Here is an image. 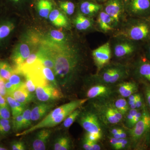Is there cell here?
Listing matches in <instances>:
<instances>
[{
    "instance_id": "obj_13",
    "label": "cell",
    "mask_w": 150,
    "mask_h": 150,
    "mask_svg": "<svg viewBox=\"0 0 150 150\" xmlns=\"http://www.w3.org/2000/svg\"><path fill=\"white\" fill-rule=\"evenodd\" d=\"M129 9L135 15H149L150 14V0H131Z\"/></svg>"
},
{
    "instance_id": "obj_38",
    "label": "cell",
    "mask_w": 150,
    "mask_h": 150,
    "mask_svg": "<svg viewBox=\"0 0 150 150\" xmlns=\"http://www.w3.org/2000/svg\"><path fill=\"white\" fill-rule=\"evenodd\" d=\"M23 118L22 114L17 115L13 118V129L14 131H17L23 129Z\"/></svg>"
},
{
    "instance_id": "obj_5",
    "label": "cell",
    "mask_w": 150,
    "mask_h": 150,
    "mask_svg": "<svg viewBox=\"0 0 150 150\" xmlns=\"http://www.w3.org/2000/svg\"><path fill=\"white\" fill-rule=\"evenodd\" d=\"M88 98H84V99L76 100H73L68 103L63 105L61 106L57 107L54 110L50 112L44 119H43L39 123L36 124L35 126H33L27 130H25L21 133H18L16 135V136H24L30 134L33 131L38 130V129H43V126L48 121H51L52 119L56 118L57 115L62 112L69 110H76L77 108L81 107L88 100Z\"/></svg>"
},
{
    "instance_id": "obj_4",
    "label": "cell",
    "mask_w": 150,
    "mask_h": 150,
    "mask_svg": "<svg viewBox=\"0 0 150 150\" xmlns=\"http://www.w3.org/2000/svg\"><path fill=\"white\" fill-rule=\"evenodd\" d=\"M131 145L134 147L139 146L142 142L147 140L150 134V112L146 106L143 108L142 118L128 131Z\"/></svg>"
},
{
    "instance_id": "obj_31",
    "label": "cell",
    "mask_w": 150,
    "mask_h": 150,
    "mask_svg": "<svg viewBox=\"0 0 150 150\" xmlns=\"http://www.w3.org/2000/svg\"><path fill=\"white\" fill-rule=\"evenodd\" d=\"M59 7L65 13L71 15L74 12V4L69 1H58Z\"/></svg>"
},
{
    "instance_id": "obj_19",
    "label": "cell",
    "mask_w": 150,
    "mask_h": 150,
    "mask_svg": "<svg viewBox=\"0 0 150 150\" xmlns=\"http://www.w3.org/2000/svg\"><path fill=\"white\" fill-rule=\"evenodd\" d=\"M37 54L38 59L44 67L54 69V58L52 51L48 48H40Z\"/></svg>"
},
{
    "instance_id": "obj_33",
    "label": "cell",
    "mask_w": 150,
    "mask_h": 150,
    "mask_svg": "<svg viewBox=\"0 0 150 150\" xmlns=\"http://www.w3.org/2000/svg\"><path fill=\"white\" fill-rule=\"evenodd\" d=\"M50 39L55 43L64 44L66 41V38L64 33L59 30H53L49 33Z\"/></svg>"
},
{
    "instance_id": "obj_32",
    "label": "cell",
    "mask_w": 150,
    "mask_h": 150,
    "mask_svg": "<svg viewBox=\"0 0 150 150\" xmlns=\"http://www.w3.org/2000/svg\"><path fill=\"white\" fill-rule=\"evenodd\" d=\"M81 112V110L80 107L71 112L64 121L63 125L64 128L66 129L69 128L70 126L72 125L74 122L76 121V119L79 117Z\"/></svg>"
},
{
    "instance_id": "obj_36",
    "label": "cell",
    "mask_w": 150,
    "mask_h": 150,
    "mask_svg": "<svg viewBox=\"0 0 150 150\" xmlns=\"http://www.w3.org/2000/svg\"><path fill=\"white\" fill-rule=\"evenodd\" d=\"M22 75L21 74L13 73L10 78L8 81L17 88H18L25 84V82L22 77Z\"/></svg>"
},
{
    "instance_id": "obj_45",
    "label": "cell",
    "mask_w": 150,
    "mask_h": 150,
    "mask_svg": "<svg viewBox=\"0 0 150 150\" xmlns=\"http://www.w3.org/2000/svg\"><path fill=\"white\" fill-rule=\"evenodd\" d=\"M6 81L0 75V94L4 97L7 95V92L5 87Z\"/></svg>"
},
{
    "instance_id": "obj_56",
    "label": "cell",
    "mask_w": 150,
    "mask_h": 150,
    "mask_svg": "<svg viewBox=\"0 0 150 150\" xmlns=\"http://www.w3.org/2000/svg\"><path fill=\"white\" fill-rule=\"evenodd\" d=\"M7 149L6 148L2 146H1L0 145V150H6Z\"/></svg>"
},
{
    "instance_id": "obj_29",
    "label": "cell",
    "mask_w": 150,
    "mask_h": 150,
    "mask_svg": "<svg viewBox=\"0 0 150 150\" xmlns=\"http://www.w3.org/2000/svg\"><path fill=\"white\" fill-rule=\"evenodd\" d=\"M74 110H69L60 113L59 115H57L56 118L47 122L43 126V128H51V127H54L56 125H58L59 123L64 121L67 116Z\"/></svg>"
},
{
    "instance_id": "obj_48",
    "label": "cell",
    "mask_w": 150,
    "mask_h": 150,
    "mask_svg": "<svg viewBox=\"0 0 150 150\" xmlns=\"http://www.w3.org/2000/svg\"><path fill=\"white\" fill-rule=\"evenodd\" d=\"M11 129L10 124L2 126H0V134L4 135L8 134Z\"/></svg>"
},
{
    "instance_id": "obj_52",
    "label": "cell",
    "mask_w": 150,
    "mask_h": 150,
    "mask_svg": "<svg viewBox=\"0 0 150 150\" xmlns=\"http://www.w3.org/2000/svg\"><path fill=\"white\" fill-rule=\"evenodd\" d=\"M122 129L121 128H118V127H115V128H112L110 131V134H111L112 136H113V135L119 133Z\"/></svg>"
},
{
    "instance_id": "obj_49",
    "label": "cell",
    "mask_w": 150,
    "mask_h": 150,
    "mask_svg": "<svg viewBox=\"0 0 150 150\" xmlns=\"http://www.w3.org/2000/svg\"><path fill=\"white\" fill-rule=\"evenodd\" d=\"M110 143L112 147L116 150L118 144V139H115L113 137H111L110 139Z\"/></svg>"
},
{
    "instance_id": "obj_18",
    "label": "cell",
    "mask_w": 150,
    "mask_h": 150,
    "mask_svg": "<svg viewBox=\"0 0 150 150\" xmlns=\"http://www.w3.org/2000/svg\"><path fill=\"white\" fill-rule=\"evenodd\" d=\"M9 96L18 102L25 105L32 101L33 99V95L26 89L25 83L12 93Z\"/></svg>"
},
{
    "instance_id": "obj_39",
    "label": "cell",
    "mask_w": 150,
    "mask_h": 150,
    "mask_svg": "<svg viewBox=\"0 0 150 150\" xmlns=\"http://www.w3.org/2000/svg\"><path fill=\"white\" fill-rule=\"evenodd\" d=\"M103 136L100 134H94V133L86 132L85 135L84 139L88 141L92 142H99L102 139Z\"/></svg>"
},
{
    "instance_id": "obj_10",
    "label": "cell",
    "mask_w": 150,
    "mask_h": 150,
    "mask_svg": "<svg viewBox=\"0 0 150 150\" xmlns=\"http://www.w3.org/2000/svg\"><path fill=\"white\" fill-rule=\"evenodd\" d=\"M110 44L106 43L94 50L92 56L98 71L109 63L111 58Z\"/></svg>"
},
{
    "instance_id": "obj_47",
    "label": "cell",
    "mask_w": 150,
    "mask_h": 150,
    "mask_svg": "<svg viewBox=\"0 0 150 150\" xmlns=\"http://www.w3.org/2000/svg\"><path fill=\"white\" fill-rule=\"evenodd\" d=\"M94 142H90L84 139L83 142V147L86 150H91L92 146Z\"/></svg>"
},
{
    "instance_id": "obj_37",
    "label": "cell",
    "mask_w": 150,
    "mask_h": 150,
    "mask_svg": "<svg viewBox=\"0 0 150 150\" xmlns=\"http://www.w3.org/2000/svg\"><path fill=\"white\" fill-rule=\"evenodd\" d=\"M31 110L29 108L25 109L22 113L23 118V129H27L31 124V116H30Z\"/></svg>"
},
{
    "instance_id": "obj_30",
    "label": "cell",
    "mask_w": 150,
    "mask_h": 150,
    "mask_svg": "<svg viewBox=\"0 0 150 150\" xmlns=\"http://www.w3.org/2000/svg\"><path fill=\"white\" fill-rule=\"evenodd\" d=\"M13 73V69L8 63L0 61V75L6 81H8Z\"/></svg>"
},
{
    "instance_id": "obj_43",
    "label": "cell",
    "mask_w": 150,
    "mask_h": 150,
    "mask_svg": "<svg viewBox=\"0 0 150 150\" xmlns=\"http://www.w3.org/2000/svg\"><path fill=\"white\" fill-rule=\"evenodd\" d=\"M136 104L137 108L138 109H142L146 106L142 94L138 93L136 100Z\"/></svg>"
},
{
    "instance_id": "obj_11",
    "label": "cell",
    "mask_w": 150,
    "mask_h": 150,
    "mask_svg": "<svg viewBox=\"0 0 150 150\" xmlns=\"http://www.w3.org/2000/svg\"><path fill=\"white\" fill-rule=\"evenodd\" d=\"M134 74L137 79L144 84H150V62L146 58L140 59L137 62Z\"/></svg>"
},
{
    "instance_id": "obj_51",
    "label": "cell",
    "mask_w": 150,
    "mask_h": 150,
    "mask_svg": "<svg viewBox=\"0 0 150 150\" xmlns=\"http://www.w3.org/2000/svg\"><path fill=\"white\" fill-rule=\"evenodd\" d=\"M11 121L9 119L0 118V126H6L10 124Z\"/></svg>"
},
{
    "instance_id": "obj_20",
    "label": "cell",
    "mask_w": 150,
    "mask_h": 150,
    "mask_svg": "<svg viewBox=\"0 0 150 150\" xmlns=\"http://www.w3.org/2000/svg\"><path fill=\"white\" fill-rule=\"evenodd\" d=\"M137 50V46L131 42H123L118 43L114 48V54L116 57L121 58L134 53Z\"/></svg>"
},
{
    "instance_id": "obj_40",
    "label": "cell",
    "mask_w": 150,
    "mask_h": 150,
    "mask_svg": "<svg viewBox=\"0 0 150 150\" xmlns=\"http://www.w3.org/2000/svg\"><path fill=\"white\" fill-rule=\"evenodd\" d=\"M144 94L145 104L150 112V84H144Z\"/></svg>"
},
{
    "instance_id": "obj_26",
    "label": "cell",
    "mask_w": 150,
    "mask_h": 150,
    "mask_svg": "<svg viewBox=\"0 0 150 150\" xmlns=\"http://www.w3.org/2000/svg\"><path fill=\"white\" fill-rule=\"evenodd\" d=\"M74 23L77 29L80 30H86L92 25L91 21L83 14H78L74 20Z\"/></svg>"
},
{
    "instance_id": "obj_57",
    "label": "cell",
    "mask_w": 150,
    "mask_h": 150,
    "mask_svg": "<svg viewBox=\"0 0 150 150\" xmlns=\"http://www.w3.org/2000/svg\"><path fill=\"white\" fill-rule=\"evenodd\" d=\"M98 1H107V0H98Z\"/></svg>"
},
{
    "instance_id": "obj_46",
    "label": "cell",
    "mask_w": 150,
    "mask_h": 150,
    "mask_svg": "<svg viewBox=\"0 0 150 150\" xmlns=\"http://www.w3.org/2000/svg\"><path fill=\"white\" fill-rule=\"evenodd\" d=\"M5 87L7 92V95H9L12 93L13 92L17 89L12 84L8 81H6Z\"/></svg>"
},
{
    "instance_id": "obj_2",
    "label": "cell",
    "mask_w": 150,
    "mask_h": 150,
    "mask_svg": "<svg viewBox=\"0 0 150 150\" xmlns=\"http://www.w3.org/2000/svg\"><path fill=\"white\" fill-rule=\"evenodd\" d=\"M112 98L92 99L91 102V108L105 126L118 124L123 120V115L115 108Z\"/></svg>"
},
{
    "instance_id": "obj_35",
    "label": "cell",
    "mask_w": 150,
    "mask_h": 150,
    "mask_svg": "<svg viewBox=\"0 0 150 150\" xmlns=\"http://www.w3.org/2000/svg\"><path fill=\"white\" fill-rule=\"evenodd\" d=\"M14 28L13 23H11L0 25V40L8 37Z\"/></svg>"
},
{
    "instance_id": "obj_28",
    "label": "cell",
    "mask_w": 150,
    "mask_h": 150,
    "mask_svg": "<svg viewBox=\"0 0 150 150\" xmlns=\"http://www.w3.org/2000/svg\"><path fill=\"white\" fill-rule=\"evenodd\" d=\"M71 141L70 138L67 136H62L56 140L54 144L55 150H68L71 149Z\"/></svg>"
},
{
    "instance_id": "obj_24",
    "label": "cell",
    "mask_w": 150,
    "mask_h": 150,
    "mask_svg": "<svg viewBox=\"0 0 150 150\" xmlns=\"http://www.w3.org/2000/svg\"><path fill=\"white\" fill-rule=\"evenodd\" d=\"M101 8L100 5L88 1H82L80 5L81 13L89 16L95 14Z\"/></svg>"
},
{
    "instance_id": "obj_54",
    "label": "cell",
    "mask_w": 150,
    "mask_h": 150,
    "mask_svg": "<svg viewBox=\"0 0 150 150\" xmlns=\"http://www.w3.org/2000/svg\"><path fill=\"white\" fill-rule=\"evenodd\" d=\"M146 54V58L150 62V42L148 44L147 47Z\"/></svg>"
},
{
    "instance_id": "obj_41",
    "label": "cell",
    "mask_w": 150,
    "mask_h": 150,
    "mask_svg": "<svg viewBox=\"0 0 150 150\" xmlns=\"http://www.w3.org/2000/svg\"><path fill=\"white\" fill-rule=\"evenodd\" d=\"M25 79V87L28 91L30 93H33L36 90V86L34 84L32 80L31 79L29 76L26 75L24 76Z\"/></svg>"
},
{
    "instance_id": "obj_55",
    "label": "cell",
    "mask_w": 150,
    "mask_h": 150,
    "mask_svg": "<svg viewBox=\"0 0 150 150\" xmlns=\"http://www.w3.org/2000/svg\"><path fill=\"white\" fill-rule=\"evenodd\" d=\"M129 109H137L136 103H134V104H132L131 105H129Z\"/></svg>"
},
{
    "instance_id": "obj_34",
    "label": "cell",
    "mask_w": 150,
    "mask_h": 150,
    "mask_svg": "<svg viewBox=\"0 0 150 150\" xmlns=\"http://www.w3.org/2000/svg\"><path fill=\"white\" fill-rule=\"evenodd\" d=\"M41 70L44 77L49 83L56 87L58 88V84L55 79V75L52 71V69L48 67H44L43 65Z\"/></svg>"
},
{
    "instance_id": "obj_27",
    "label": "cell",
    "mask_w": 150,
    "mask_h": 150,
    "mask_svg": "<svg viewBox=\"0 0 150 150\" xmlns=\"http://www.w3.org/2000/svg\"><path fill=\"white\" fill-rule=\"evenodd\" d=\"M113 98H112V101L115 108L123 116H125L129 110L128 101L125 99V98L121 96L115 99Z\"/></svg>"
},
{
    "instance_id": "obj_44",
    "label": "cell",
    "mask_w": 150,
    "mask_h": 150,
    "mask_svg": "<svg viewBox=\"0 0 150 150\" xmlns=\"http://www.w3.org/2000/svg\"><path fill=\"white\" fill-rule=\"evenodd\" d=\"M12 149L13 150H24L25 149L24 143L20 141L13 142L11 144Z\"/></svg>"
},
{
    "instance_id": "obj_1",
    "label": "cell",
    "mask_w": 150,
    "mask_h": 150,
    "mask_svg": "<svg viewBox=\"0 0 150 150\" xmlns=\"http://www.w3.org/2000/svg\"><path fill=\"white\" fill-rule=\"evenodd\" d=\"M53 52L54 58L55 75L63 86L70 83L79 64V56L71 48L62 46L57 52Z\"/></svg>"
},
{
    "instance_id": "obj_21",
    "label": "cell",
    "mask_w": 150,
    "mask_h": 150,
    "mask_svg": "<svg viewBox=\"0 0 150 150\" xmlns=\"http://www.w3.org/2000/svg\"><path fill=\"white\" fill-rule=\"evenodd\" d=\"M35 4L39 15L44 18H48L54 8V3L52 0H35Z\"/></svg>"
},
{
    "instance_id": "obj_23",
    "label": "cell",
    "mask_w": 150,
    "mask_h": 150,
    "mask_svg": "<svg viewBox=\"0 0 150 150\" xmlns=\"http://www.w3.org/2000/svg\"><path fill=\"white\" fill-rule=\"evenodd\" d=\"M98 22L100 29L105 32L112 30V24L115 23L112 18L105 12H101L100 13Z\"/></svg>"
},
{
    "instance_id": "obj_3",
    "label": "cell",
    "mask_w": 150,
    "mask_h": 150,
    "mask_svg": "<svg viewBox=\"0 0 150 150\" xmlns=\"http://www.w3.org/2000/svg\"><path fill=\"white\" fill-rule=\"evenodd\" d=\"M128 69L124 65L120 64H107L102 68L96 74L93 75L94 83L114 86L121 82L129 75Z\"/></svg>"
},
{
    "instance_id": "obj_16",
    "label": "cell",
    "mask_w": 150,
    "mask_h": 150,
    "mask_svg": "<svg viewBox=\"0 0 150 150\" xmlns=\"http://www.w3.org/2000/svg\"><path fill=\"white\" fill-rule=\"evenodd\" d=\"M54 106L55 104L50 102H43L37 105L31 110V121H35L40 120L46 115Z\"/></svg>"
},
{
    "instance_id": "obj_9",
    "label": "cell",
    "mask_w": 150,
    "mask_h": 150,
    "mask_svg": "<svg viewBox=\"0 0 150 150\" xmlns=\"http://www.w3.org/2000/svg\"><path fill=\"white\" fill-rule=\"evenodd\" d=\"M35 95L37 99L43 102H50L63 97V94L59 88L51 84L37 87Z\"/></svg>"
},
{
    "instance_id": "obj_50",
    "label": "cell",
    "mask_w": 150,
    "mask_h": 150,
    "mask_svg": "<svg viewBox=\"0 0 150 150\" xmlns=\"http://www.w3.org/2000/svg\"><path fill=\"white\" fill-rule=\"evenodd\" d=\"M0 106L3 107H8V104L6 98L0 94Z\"/></svg>"
},
{
    "instance_id": "obj_58",
    "label": "cell",
    "mask_w": 150,
    "mask_h": 150,
    "mask_svg": "<svg viewBox=\"0 0 150 150\" xmlns=\"http://www.w3.org/2000/svg\"><path fill=\"white\" fill-rule=\"evenodd\" d=\"M130 1V0H125L126 2L129 1Z\"/></svg>"
},
{
    "instance_id": "obj_53",
    "label": "cell",
    "mask_w": 150,
    "mask_h": 150,
    "mask_svg": "<svg viewBox=\"0 0 150 150\" xmlns=\"http://www.w3.org/2000/svg\"><path fill=\"white\" fill-rule=\"evenodd\" d=\"M24 0H6L8 2L12 4L18 5L21 4Z\"/></svg>"
},
{
    "instance_id": "obj_22",
    "label": "cell",
    "mask_w": 150,
    "mask_h": 150,
    "mask_svg": "<svg viewBox=\"0 0 150 150\" xmlns=\"http://www.w3.org/2000/svg\"><path fill=\"white\" fill-rule=\"evenodd\" d=\"M48 18L51 22L57 27H67L69 25L67 18L58 9H53Z\"/></svg>"
},
{
    "instance_id": "obj_42",
    "label": "cell",
    "mask_w": 150,
    "mask_h": 150,
    "mask_svg": "<svg viewBox=\"0 0 150 150\" xmlns=\"http://www.w3.org/2000/svg\"><path fill=\"white\" fill-rule=\"evenodd\" d=\"M10 117V111L9 107L0 106V118L9 119Z\"/></svg>"
},
{
    "instance_id": "obj_25",
    "label": "cell",
    "mask_w": 150,
    "mask_h": 150,
    "mask_svg": "<svg viewBox=\"0 0 150 150\" xmlns=\"http://www.w3.org/2000/svg\"><path fill=\"white\" fill-rule=\"evenodd\" d=\"M6 98L11 108L13 118L22 114L23 112L25 110L26 105L18 102L9 95H7Z\"/></svg>"
},
{
    "instance_id": "obj_6",
    "label": "cell",
    "mask_w": 150,
    "mask_h": 150,
    "mask_svg": "<svg viewBox=\"0 0 150 150\" xmlns=\"http://www.w3.org/2000/svg\"><path fill=\"white\" fill-rule=\"evenodd\" d=\"M78 118L81 126L86 132L100 134L103 136L105 126L91 108L83 112L81 111Z\"/></svg>"
},
{
    "instance_id": "obj_14",
    "label": "cell",
    "mask_w": 150,
    "mask_h": 150,
    "mask_svg": "<svg viewBox=\"0 0 150 150\" xmlns=\"http://www.w3.org/2000/svg\"><path fill=\"white\" fill-rule=\"evenodd\" d=\"M123 8L121 0H108L105 4V11L112 18L116 24L119 21Z\"/></svg>"
},
{
    "instance_id": "obj_7",
    "label": "cell",
    "mask_w": 150,
    "mask_h": 150,
    "mask_svg": "<svg viewBox=\"0 0 150 150\" xmlns=\"http://www.w3.org/2000/svg\"><path fill=\"white\" fill-rule=\"evenodd\" d=\"M125 35L135 41L150 40V25L144 21H138L129 28Z\"/></svg>"
},
{
    "instance_id": "obj_17",
    "label": "cell",
    "mask_w": 150,
    "mask_h": 150,
    "mask_svg": "<svg viewBox=\"0 0 150 150\" xmlns=\"http://www.w3.org/2000/svg\"><path fill=\"white\" fill-rule=\"evenodd\" d=\"M51 131L48 129H43L38 132L32 144L33 149L44 150L46 149L47 142L51 136Z\"/></svg>"
},
{
    "instance_id": "obj_12",
    "label": "cell",
    "mask_w": 150,
    "mask_h": 150,
    "mask_svg": "<svg viewBox=\"0 0 150 150\" xmlns=\"http://www.w3.org/2000/svg\"><path fill=\"white\" fill-rule=\"evenodd\" d=\"M30 54L29 46L25 43L19 45L15 49L12 56L11 59L14 68H19Z\"/></svg>"
},
{
    "instance_id": "obj_8",
    "label": "cell",
    "mask_w": 150,
    "mask_h": 150,
    "mask_svg": "<svg viewBox=\"0 0 150 150\" xmlns=\"http://www.w3.org/2000/svg\"><path fill=\"white\" fill-rule=\"evenodd\" d=\"M116 92L115 86L94 83L86 92L88 99H108L113 98Z\"/></svg>"
},
{
    "instance_id": "obj_15",
    "label": "cell",
    "mask_w": 150,
    "mask_h": 150,
    "mask_svg": "<svg viewBox=\"0 0 150 150\" xmlns=\"http://www.w3.org/2000/svg\"><path fill=\"white\" fill-rule=\"evenodd\" d=\"M116 85V93L125 98L133 94L137 93L139 89L138 84L134 81L121 82Z\"/></svg>"
}]
</instances>
